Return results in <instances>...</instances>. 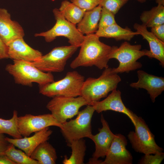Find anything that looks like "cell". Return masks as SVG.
<instances>
[{
    "label": "cell",
    "instance_id": "cell-1",
    "mask_svg": "<svg viewBox=\"0 0 164 164\" xmlns=\"http://www.w3.org/2000/svg\"><path fill=\"white\" fill-rule=\"evenodd\" d=\"M99 38L95 33L85 36L78 56L70 64L71 68L94 66L102 69L109 67V56L112 46L101 42Z\"/></svg>",
    "mask_w": 164,
    "mask_h": 164
},
{
    "label": "cell",
    "instance_id": "cell-2",
    "mask_svg": "<svg viewBox=\"0 0 164 164\" xmlns=\"http://www.w3.org/2000/svg\"><path fill=\"white\" fill-rule=\"evenodd\" d=\"M121 81L120 77L112 72V68L108 67L104 69L98 78L90 77L85 80L80 96L91 105L92 103L99 101L107 97L110 92L116 89Z\"/></svg>",
    "mask_w": 164,
    "mask_h": 164
},
{
    "label": "cell",
    "instance_id": "cell-3",
    "mask_svg": "<svg viewBox=\"0 0 164 164\" xmlns=\"http://www.w3.org/2000/svg\"><path fill=\"white\" fill-rule=\"evenodd\" d=\"M141 45H132L127 41L123 43L119 47L112 46L109 59H115L119 62L117 67L112 68V72L115 74L128 73L141 68L142 65L137 60L145 56L149 57L150 55L149 50H141Z\"/></svg>",
    "mask_w": 164,
    "mask_h": 164
},
{
    "label": "cell",
    "instance_id": "cell-4",
    "mask_svg": "<svg viewBox=\"0 0 164 164\" xmlns=\"http://www.w3.org/2000/svg\"><path fill=\"white\" fill-rule=\"evenodd\" d=\"M13 61V64L6 65L5 70L12 76L15 83L31 86L33 83L41 85L54 81L51 73L41 71L31 62L23 60Z\"/></svg>",
    "mask_w": 164,
    "mask_h": 164
},
{
    "label": "cell",
    "instance_id": "cell-5",
    "mask_svg": "<svg viewBox=\"0 0 164 164\" xmlns=\"http://www.w3.org/2000/svg\"><path fill=\"white\" fill-rule=\"evenodd\" d=\"M84 81V76L77 71L68 72L60 80L39 85V92L44 96L51 97L57 96L77 97L81 95Z\"/></svg>",
    "mask_w": 164,
    "mask_h": 164
},
{
    "label": "cell",
    "instance_id": "cell-6",
    "mask_svg": "<svg viewBox=\"0 0 164 164\" xmlns=\"http://www.w3.org/2000/svg\"><path fill=\"white\" fill-rule=\"evenodd\" d=\"M56 22L50 29L45 32L36 33V37H43L48 43L51 42L57 37L63 36L68 39L70 45L80 47L85 36L81 33L75 25L67 21L57 8L53 11Z\"/></svg>",
    "mask_w": 164,
    "mask_h": 164
},
{
    "label": "cell",
    "instance_id": "cell-7",
    "mask_svg": "<svg viewBox=\"0 0 164 164\" xmlns=\"http://www.w3.org/2000/svg\"><path fill=\"white\" fill-rule=\"evenodd\" d=\"M95 110L93 106L87 105L79 111L77 117L62 124L61 132L68 144L75 140L89 138L92 133L91 121Z\"/></svg>",
    "mask_w": 164,
    "mask_h": 164
},
{
    "label": "cell",
    "instance_id": "cell-8",
    "mask_svg": "<svg viewBox=\"0 0 164 164\" xmlns=\"http://www.w3.org/2000/svg\"><path fill=\"white\" fill-rule=\"evenodd\" d=\"M135 121V131H130L128 135L133 149L144 155L162 152L163 149L156 143L154 135L144 120L136 114Z\"/></svg>",
    "mask_w": 164,
    "mask_h": 164
},
{
    "label": "cell",
    "instance_id": "cell-9",
    "mask_svg": "<svg viewBox=\"0 0 164 164\" xmlns=\"http://www.w3.org/2000/svg\"><path fill=\"white\" fill-rule=\"evenodd\" d=\"M78 47L70 45L56 47L38 60L31 63L43 72H61L64 70L67 60Z\"/></svg>",
    "mask_w": 164,
    "mask_h": 164
},
{
    "label": "cell",
    "instance_id": "cell-10",
    "mask_svg": "<svg viewBox=\"0 0 164 164\" xmlns=\"http://www.w3.org/2000/svg\"><path fill=\"white\" fill-rule=\"evenodd\" d=\"M86 105H89L88 103L81 96L76 97L57 96L53 97L46 107L56 120L62 124L77 114L80 108Z\"/></svg>",
    "mask_w": 164,
    "mask_h": 164
},
{
    "label": "cell",
    "instance_id": "cell-11",
    "mask_svg": "<svg viewBox=\"0 0 164 164\" xmlns=\"http://www.w3.org/2000/svg\"><path fill=\"white\" fill-rule=\"evenodd\" d=\"M51 126L58 127L60 128L63 126L62 124L58 122L51 114L38 115L26 114L18 117V131L23 137L29 136L33 133Z\"/></svg>",
    "mask_w": 164,
    "mask_h": 164
},
{
    "label": "cell",
    "instance_id": "cell-12",
    "mask_svg": "<svg viewBox=\"0 0 164 164\" xmlns=\"http://www.w3.org/2000/svg\"><path fill=\"white\" fill-rule=\"evenodd\" d=\"M101 120L102 127L99 129V133L94 135L92 134L89 138L95 143V151L90 159L88 164H100L102 161L98 160V159L106 156L114 136L102 114Z\"/></svg>",
    "mask_w": 164,
    "mask_h": 164
},
{
    "label": "cell",
    "instance_id": "cell-13",
    "mask_svg": "<svg viewBox=\"0 0 164 164\" xmlns=\"http://www.w3.org/2000/svg\"><path fill=\"white\" fill-rule=\"evenodd\" d=\"M127 140L121 134H116L104 161L100 164H132L133 158L127 149Z\"/></svg>",
    "mask_w": 164,
    "mask_h": 164
},
{
    "label": "cell",
    "instance_id": "cell-14",
    "mask_svg": "<svg viewBox=\"0 0 164 164\" xmlns=\"http://www.w3.org/2000/svg\"><path fill=\"white\" fill-rule=\"evenodd\" d=\"M111 92L104 100L94 102L90 105L93 106L95 111L98 113L108 110L122 113L130 118L135 126L136 114L124 105L121 98V92L116 89Z\"/></svg>",
    "mask_w": 164,
    "mask_h": 164
},
{
    "label": "cell",
    "instance_id": "cell-15",
    "mask_svg": "<svg viewBox=\"0 0 164 164\" xmlns=\"http://www.w3.org/2000/svg\"><path fill=\"white\" fill-rule=\"evenodd\" d=\"M138 81L130 84L131 87L138 89L146 90L151 99L154 102L156 98L164 90V78L149 74L144 71H137Z\"/></svg>",
    "mask_w": 164,
    "mask_h": 164
},
{
    "label": "cell",
    "instance_id": "cell-16",
    "mask_svg": "<svg viewBox=\"0 0 164 164\" xmlns=\"http://www.w3.org/2000/svg\"><path fill=\"white\" fill-rule=\"evenodd\" d=\"M24 30L16 21L12 20L7 10L0 8V38L8 46L18 38H23Z\"/></svg>",
    "mask_w": 164,
    "mask_h": 164
},
{
    "label": "cell",
    "instance_id": "cell-17",
    "mask_svg": "<svg viewBox=\"0 0 164 164\" xmlns=\"http://www.w3.org/2000/svg\"><path fill=\"white\" fill-rule=\"evenodd\" d=\"M9 58L13 60H23L32 62L39 60L43 55L38 50L28 45L23 38H18L8 46Z\"/></svg>",
    "mask_w": 164,
    "mask_h": 164
},
{
    "label": "cell",
    "instance_id": "cell-18",
    "mask_svg": "<svg viewBox=\"0 0 164 164\" xmlns=\"http://www.w3.org/2000/svg\"><path fill=\"white\" fill-rule=\"evenodd\" d=\"M52 132L53 131L48 127L35 132L33 135L30 137H24L19 138L6 137V139L9 143L30 156L33 151L39 144L47 141Z\"/></svg>",
    "mask_w": 164,
    "mask_h": 164
},
{
    "label": "cell",
    "instance_id": "cell-19",
    "mask_svg": "<svg viewBox=\"0 0 164 164\" xmlns=\"http://www.w3.org/2000/svg\"><path fill=\"white\" fill-rule=\"evenodd\" d=\"M134 28L138 35H141L148 42L150 50L149 58L158 60L162 67H164V42L157 38L151 32L148 30L147 27L143 24L135 23Z\"/></svg>",
    "mask_w": 164,
    "mask_h": 164
},
{
    "label": "cell",
    "instance_id": "cell-20",
    "mask_svg": "<svg viewBox=\"0 0 164 164\" xmlns=\"http://www.w3.org/2000/svg\"><path fill=\"white\" fill-rule=\"evenodd\" d=\"M102 7L98 5L92 10L86 11L77 28L82 34L86 35L96 33L98 29Z\"/></svg>",
    "mask_w": 164,
    "mask_h": 164
},
{
    "label": "cell",
    "instance_id": "cell-21",
    "mask_svg": "<svg viewBox=\"0 0 164 164\" xmlns=\"http://www.w3.org/2000/svg\"><path fill=\"white\" fill-rule=\"evenodd\" d=\"M95 34L99 38H111L116 41H130L135 36L138 35L136 32H133L127 27L122 28L117 23L97 30Z\"/></svg>",
    "mask_w": 164,
    "mask_h": 164
},
{
    "label": "cell",
    "instance_id": "cell-22",
    "mask_svg": "<svg viewBox=\"0 0 164 164\" xmlns=\"http://www.w3.org/2000/svg\"><path fill=\"white\" fill-rule=\"evenodd\" d=\"M30 157L39 164H55L57 158L55 149L47 141L39 144Z\"/></svg>",
    "mask_w": 164,
    "mask_h": 164
},
{
    "label": "cell",
    "instance_id": "cell-23",
    "mask_svg": "<svg viewBox=\"0 0 164 164\" xmlns=\"http://www.w3.org/2000/svg\"><path fill=\"white\" fill-rule=\"evenodd\" d=\"M140 18L142 24L147 28L164 24V6L157 5L150 10L144 11Z\"/></svg>",
    "mask_w": 164,
    "mask_h": 164
},
{
    "label": "cell",
    "instance_id": "cell-24",
    "mask_svg": "<svg viewBox=\"0 0 164 164\" xmlns=\"http://www.w3.org/2000/svg\"><path fill=\"white\" fill-rule=\"evenodd\" d=\"M58 9L66 19L75 25L80 21L86 11L67 0L61 2Z\"/></svg>",
    "mask_w": 164,
    "mask_h": 164
},
{
    "label": "cell",
    "instance_id": "cell-25",
    "mask_svg": "<svg viewBox=\"0 0 164 164\" xmlns=\"http://www.w3.org/2000/svg\"><path fill=\"white\" fill-rule=\"evenodd\" d=\"M71 149V156L69 158L65 156L64 164H83L86 147L83 138L72 141L69 145Z\"/></svg>",
    "mask_w": 164,
    "mask_h": 164
},
{
    "label": "cell",
    "instance_id": "cell-26",
    "mask_svg": "<svg viewBox=\"0 0 164 164\" xmlns=\"http://www.w3.org/2000/svg\"><path fill=\"white\" fill-rule=\"evenodd\" d=\"M18 112L14 110L12 117L6 120L0 118V133L8 135L14 138H19L22 136L19 133L17 127Z\"/></svg>",
    "mask_w": 164,
    "mask_h": 164
},
{
    "label": "cell",
    "instance_id": "cell-27",
    "mask_svg": "<svg viewBox=\"0 0 164 164\" xmlns=\"http://www.w3.org/2000/svg\"><path fill=\"white\" fill-rule=\"evenodd\" d=\"M5 154L15 164H39L37 161L31 158L21 149H16L12 144Z\"/></svg>",
    "mask_w": 164,
    "mask_h": 164
},
{
    "label": "cell",
    "instance_id": "cell-28",
    "mask_svg": "<svg viewBox=\"0 0 164 164\" xmlns=\"http://www.w3.org/2000/svg\"><path fill=\"white\" fill-rule=\"evenodd\" d=\"M115 15L108 9L102 7L98 30H100L116 23Z\"/></svg>",
    "mask_w": 164,
    "mask_h": 164
},
{
    "label": "cell",
    "instance_id": "cell-29",
    "mask_svg": "<svg viewBox=\"0 0 164 164\" xmlns=\"http://www.w3.org/2000/svg\"><path fill=\"white\" fill-rule=\"evenodd\" d=\"M129 0H100L99 5L115 15Z\"/></svg>",
    "mask_w": 164,
    "mask_h": 164
},
{
    "label": "cell",
    "instance_id": "cell-30",
    "mask_svg": "<svg viewBox=\"0 0 164 164\" xmlns=\"http://www.w3.org/2000/svg\"><path fill=\"white\" fill-rule=\"evenodd\" d=\"M164 158V153L145 155L140 160V164H160Z\"/></svg>",
    "mask_w": 164,
    "mask_h": 164
},
{
    "label": "cell",
    "instance_id": "cell-31",
    "mask_svg": "<svg viewBox=\"0 0 164 164\" xmlns=\"http://www.w3.org/2000/svg\"><path fill=\"white\" fill-rule=\"evenodd\" d=\"M80 8L86 11L92 9L99 5L100 0H70Z\"/></svg>",
    "mask_w": 164,
    "mask_h": 164
},
{
    "label": "cell",
    "instance_id": "cell-32",
    "mask_svg": "<svg viewBox=\"0 0 164 164\" xmlns=\"http://www.w3.org/2000/svg\"><path fill=\"white\" fill-rule=\"evenodd\" d=\"M151 32L158 39L164 42V24L151 28Z\"/></svg>",
    "mask_w": 164,
    "mask_h": 164
},
{
    "label": "cell",
    "instance_id": "cell-33",
    "mask_svg": "<svg viewBox=\"0 0 164 164\" xmlns=\"http://www.w3.org/2000/svg\"><path fill=\"white\" fill-rule=\"evenodd\" d=\"M10 144L4 134L0 133V155L5 154Z\"/></svg>",
    "mask_w": 164,
    "mask_h": 164
},
{
    "label": "cell",
    "instance_id": "cell-34",
    "mask_svg": "<svg viewBox=\"0 0 164 164\" xmlns=\"http://www.w3.org/2000/svg\"><path fill=\"white\" fill-rule=\"evenodd\" d=\"M8 47L0 38V60L9 58Z\"/></svg>",
    "mask_w": 164,
    "mask_h": 164
},
{
    "label": "cell",
    "instance_id": "cell-35",
    "mask_svg": "<svg viewBox=\"0 0 164 164\" xmlns=\"http://www.w3.org/2000/svg\"><path fill=\"white\" fill-rule=\"evenodd\" d=\"M0 164H15L5 154L0 155Z\"/></svg>",
    "mask_w": 164,
    "mask_h": 164
},
{
    "label": "cell",
    "instance_id": "cell-36",
    "mask_svg": "<svg viewBox=\"0 0 164 164\" xmlns=\"http://www.w3.org/2000/svg\"><path fill=\"white\" fill-rule=\"evenodd\" d=\"M155 2L157 5L164 6V0H155Z\"/></svg>",
    "mask_w": 164,
    "mask_h": 164
},
{
    "label": "cell",
    "instance_id": "cell-37",
    "mask_svg": "<svg viewBox=\"0 0 164 164\" xmlns=\"http://www.w3.org/2000/svg\"><path fill=\"white\" fill-rule=\"evenodd\" d=\"M140 3H143L146 1L147 0H135Z\"/></svg>",
    "mask_w": 164,
    "mask_h": 164
}]
</instances>
